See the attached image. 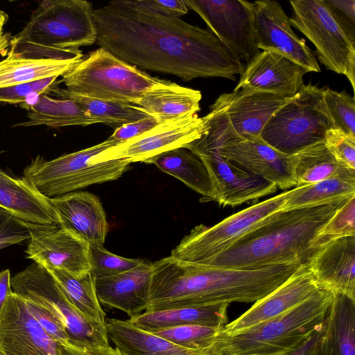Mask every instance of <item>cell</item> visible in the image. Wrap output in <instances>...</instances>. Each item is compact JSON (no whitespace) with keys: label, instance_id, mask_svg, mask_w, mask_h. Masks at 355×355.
I'll use <instances>...</instances> for the list:
<instances>
[{"label":"cell","instance_id":"cell-1","mask_svg":"<svg viewBox=\"0 0 355 355\" xmlns=\"http://www.w3.org/2000/svg\"><path fill=\"white\" fill-rule=\"evenodd\" d=\"M96 43L140 69L185 81L221 77L236 80L243 64L209 29L180 17L154 12L132 0H115L92 10Z\"/></svg>","mask_w":355,"mask_h":355},{"label":"cell","instance_id":"cell-2","mask_svg":"<svg viewBox=\"0 0 355 355\" xmlns=\"http://www.w3.org/2000/svg\"><path fill=\"white\" fill-rule=\"evenodd\" d=\"M347 200L274 213L202 265L257 269L306 263L315 251L314 243L319 232Z\"/></svg>","mask_w":355,"mask_h":355},{"label":"cell","instance_id":"cell-3","mask_svg":"<svg viewBox=\"0 0 355 355\" xmlns=\"http://www.w3.org/2000/svg\"><path fill=\"white\" fill-rule=\"evenodd\" d=\"M92 5L85 0H44L21 31L10 38L8 53L26 58L81 59L80 47L96 41Z\"/></svg>","mask_w":355,"mask_h":355},{"label":"cell","instance_id":"cell-4","mask_svg":"<svg viewBox=\"0 0 355 355\" xmlns=\"http://www.w3.org/2000/svg\"><path fill=\"white\" fill-rule=\"evenodd\" d=\"M334 295L319 288L291 310L245 331L231 335L220 331L207 355H286L322 325Z\"/></svg>","mask_w":355,"mask_h":355},{"label":"cell","instance_id":"cell-5","mask_svg":"<svg viewBox=\"0 0 355 355\" xmlns=\"http://www.w3.org/2000/svg\"><path fill=\"white\" fill-rule=\"evenodd\" d=\"M165 81L123 61L101 47L84 55L59 80L73 93L133 105L146 92Z\"/></svg>","mask_w":355,"mask_h":355},{"label":"cell","instance_id":"cell-6","mask_svg":"<svg viewBox=\"0 0 355 355\" xmlns=\"http://www.w3.org/2000/svg\"><path fill=\"white\" fill-rule=\"evenodd\" d=\"M116 144L107 138L94 146L51 160L37 155L25 167L23 178L49 198L116 180L130 168V162L125 159L94 162L98 154Z\"/></svg>","mask_w":355,"mask_h":355},{"label":"cell","instance_id":"cell-7","mask_svg":"<svg viewBox=\"0 0 355 355\" xmlns=\"http://www.w3.org/2000/svg\"><path fill=\"white\" fill-rule=\"evenodd\" d=\"M324 89L304 84L270 117L260 138L289 156L324 140L327 131L335 128L323 100Z\"/></svg>","mask_w":355,"mask_h":355},{"label":"cell","instance_id":"cell-8","mask_svg":"<svg viewBox=\"0 0 355 355\" xmlns=\"http://www.w3.org/2000/svg\"><path fill=\"white\" fill-rule=\"evenodd\" d=\"M209 129L202 137L224 159L243 170L270 181L282 189L296 186L291 156L270 147L261 138L244 139L234 131L227 116L210 106Z\"/></svg>","mask_w":355,"mask_h":355},{"label":"cell","instance_id":"cell-9","mask_svg":"<svg viewBox=\"0 0 355 355\" xmlns=\"http://www.w3.org/2000/svg\"><path fill=\"white\" fill-rule=\"evenodd\" d=\"M15 294L37 304L64 326L69 340L85 345H110L106 327L89 322L71 303L51 273L37 263L11 277Z\"/></svg>","mask_w":355,"mask_h":355},{"label":"cell","instance_id":"cell-10","mask_svg":"<svg viewBox=\"0 0 355 355\" xmlns=\"http://www.w3.org/2000/svg\"><path fill=\"white\" fill-rule=\"evenodd\" d=\"M291 26L303 33L315 46L325 67L344 74L355 89V43L336 21L324 0H293Z\"/></svg>","mask_w":355,"mask_h":355},{"label":"cell","instance_id":"cell-11","mask_svg":"<svg viewBox=\"0 0 355 355\" xmlns=\"http://www.w3.org/2000/svg\"><path fill=\"white\" fill-rule=\"evenodd\" d=\"M286 191L254 204L207 227L199 225L191 230L172 250L171 256L202 264L229 248L268 216L282 211Z\"/></svg>","mask_w":355,"mask_h":355},{"label":"cell","instance_id":"cell-12","mask_svg":"<svg viewBox=\"0 0 355 355\" xmlns=\"http://www.w3.org/2000/svg\"><path fill=\"white\" fill-rule=\"evenodd\" d=\"M211 117L210 112L202 117L198 114H189L159 123L138 137L105 150L94 158V162L125 159L130 164L146 163L163 153L186 148L205 135Z\"/></svg>","mask_w":355,"mask_h":355},{"label":"cell","instance_id":"cell-13","mask_svg":"<svg viewBox=\"0 0 355 355\" xmlns=\"http://www.w3.org/2000/svg\"><path fill=\"white\" fill-rule=\"evenodd\" d=\"M208 29L240 61L248 62L257 47L254 3L245 0H184Z\"/></svg>","mask_w":355,"mask_h":355},{"label":"cell","instance_id":"cell-14","mask_svg":"<svg viewBox=\"0 0 355 355\" xmlns=\"http://www.w3.org/2000/svg\"><path fill=\"white\" fill-rule=\"evenodd\" d=\"M201 159L211 180L216 202L235 207L275 193V184L251 174L224 159L202 137L187 147Z\"/></svg>","mask_w":355,"mask_h":355},{"label":"cell","instance_id":"cell-15","mask_svg":"<svg viewBox=\"0 0 355 355\" xmlns=\"http://www.w3.org/2000/svg\"><path fill=\"white\" fill-rule=\"evenodd\" d=\"M26 225L30 234L25 250L28 259L47 269L58 268L76 276L90 271L89 245L87 243L58 225Z\"/></svg>","mask_w":355,"mask_h":355},{"label":"cell","instance_id":"cell-16","mask_svg":"<svg viewBox=\"0 0 355 355\" xmlns=\"http://www.w3.org/2000/svg\"><path fill=\"white\" fill-rule=\"evenodd\" d=\"M253 3L258 49L279 53L309 72H320L315 55L306 41L292 30L289 17L279 3L272 0Z\"/></svg>","mask_w":355,"mask_h":355},{"label":"cell","instance_id":"cell-17","mask_svg":"<svg viewBox=\"0 0 355 355\" xmlns=\"http://www.w3.org/2000/svg\"><path fill=\"white\" fill-rule=\"evenodd\" d=\"M0 347L7 355H61L59 343L40 327L25 300L14 293L0 313Z\"/></svg>","mask_w":355,"mask_h":355},{"label":"cell","instance_id":"cell-18","mask_svg":"<svg viewBox=\"0 0 355 355\" xmlns=\"http://www.w3.org/2000/svg\"><path fill=\"white\" fill-rule=\"evenodd\" d=\"M319 288L307 263L301 264L282 284L227 322L220 332L235 334L277 317L303 302Z\"/></svg>","mask_w":355,"mask_h":355},{"label":"cell","instance_id":"cell-19","mask_svg":"<svg viewBox=\"0 0 355 355\" xmlns=\"http://www.w3.org/2000/svg\"><path fill=\"white\" fill-rule=\"evenodd\" d=\"M291 97L272 93L240 89L222 94L211 106L222 110L241 138L259 139L274 113Z\"/></svg>","mask_w":355,"mask_h":355},{"label":"cell","instance_id":"cell-20","mask_svg":"<svg viewBox=\"0 0 355 355\" xmlns=\"http://www.w3.org/2000/svg\"><path fill=\"white\" fill-rule=\"evenodd\" d=\"M309 72L297 62L276 52L260 51L244 67L234 90L247 89L293 96Z\"/></svg>","mask_w":355,"mask_h":355},{"label":"cell","instance_id":"cell-21","mask_svg":"<svg viewBox=\"0 0 355 355\" xmlns=\"http://www.w3.org/2000/svg\"><path fill=\"white\" fill-rule=\"evenodd\" d=\"M58 225L89 245H103L109 224L100 199L74 191L50 198Z\"/></svg>","mask_w":355,"mask_h":355},{"label":"cell","instance_id":"cell-22","mask_svg":"<svg viewBox=\"0 0 355 355\" xmlns=\"http://www.w3.org/2000/svg\"><path fill=\"white\" fill-rule=\"evenodd\" d=\"M306 263L320 288L355 299V235L324 243Z\"/></svg>","mask_w":355,"mask_h":355},{"label":"cell","instance_id":"cell-23","mask_svg":"<svg viewBox=\"0 0 355 355\" xmlns=\"http://www.w3.org/2000/svg\"><path fill=\"white\" fill-rule=\"evenodd\" d=\"M152 263L143 261L125 272L96 278L98 301L110 309H116L130 318L146 311L150 297Z\"/></svg>","mask_w":355,"mask_h":355},{"label":"cell","instance_id":"cell-24","mask_svg":"<svg viewBox=\"0 0 355 355\" xmlns=\"http://www.w3.org/2000/svg\"><path fill=\"white\" fill-rule=\"evenodd\" d=\"M0 207L29 223L58 225L50 198L22 178L0 173Z\"/></svg>","mask_w":355,"mask_h":355},{"label":"cell","instance_id":"cell-25","mask_svg":"<svg viewBox=\"0 0 355 355\" xmlns=\"http://www.w3.org/2000/svg\"><path fill=\"white\" fill-rule=\"evenodd\" d=\"M109 340L123 355H207V349H191L141 329L128 320H105Z\"/></svg>","mask_w":355,"mask_h":355},{"label":"cell","instance_id":"cell-26","mask_svg":"<svg viewBox=\"0 0 355 355\" xmlns=\"http://www.w3.org/2000/svg\"><path fill=\"white\" fill-rule=\"evenodd\" d=\"M314 355H355V299L334 293Z\"/></svg>","mask_w":355,"mask_h":355},{"label":"cell","instance_id":"cell-27","mask_svg":"<svg viewBox=\"0 0 355 355\" xmlns=\"http://www.w3.org/2000/svg\"><path fill=\"white\" fill-rule=\"evenodd\" d=\"M229 305L222 304L144 311L128 320L137 327L150 332L186 324L220 328L228 322Z\"/></svg>","mask_w":355,"mask_h":355},{"label":"cell","instance_id":"cell-28","mask_svg":"<svg viewBox=\"0 0 355 355\" xmlns=\"http://www.w3.org/2000/svg\"><path fill=\"white\" fill-rule=\"evenodd\" d=\"M200 91L166 81L144 94L135 103L162 123L200 110Z\"/></svg>","mask_w":355,"mask_h":355},{"label":"cell","instance_id":"cell-29","mask_svg":"<svg viewBox=\"0 0 355 355\" xmlns=\"http://www.w3.org/2000/svg\"><path fill=\"white\" fill-rule=\"evenodd\" d=\"M22 107L28 111L27 120L12 127L44 125L50 128H60L97 123L77 103L69 98H54L47 94H41Z\"/></svg>","mask_w":355,"mask_h":355},{"label":"cell","instance_id":"cell-30","mask_svg":"<svg viewBox=\"0 0 355 355\" xmlns=\"http://www.w3.org/2000/svg\"><path fill=\"white\" fill-rule=\"evenodd\" d=\"M182 181L203 196L216 201V192L206 166L193 150L183 147L163 153L146 162Z\"/></svg>","mask_w":355,"mask_h":355},{"label":"cell","instance_id":"cell-31","mask_svg":"<svg viewBox=\"0 0 355 355\" xmlns=\"http://www.w3.org/2000/svg\"><path fill=\"white\" fill-rule=\"evenodd\" d=\"M355 196V170L286 191L282 211L314 207Z\"/></svg>","mask_w":355,"mask_h":355},{"label":"cell","instance_id":"cell-32","mask_svg":"<svg viewBox=\"0 0 355 355\" xmlns=\"http://www.w3.org/2000/svg\"><path fill=\"white\" fill-rule=\"evenodd\" d=\"M81 59H33L8 53L0 61V87L62 77Z\"/></svg>","mask_w":355,"mask_h":355},{"label":"cell","instance_id":"cell-33","mask_svg":"<svg viewBox=\"0 0 355 355\" xmlns=\"http://www.w3.org/2000/svg\"><path fill=\"white\" fill-rule=\"evenodd\" d=\"M50 94L58 98L74 101L97 123L105 124L114 130L127 123L153 116L138 105L90 98L60 87L59 85L53 87Z\"/></svg>","mask_w":355,"mask_h":355},{"label":"cell","instance_id":"cell-34","mask_svg":"<svg viewBox=\"0 0 355 355\" xmlns=\"http://www.w3.org/2000/svg\"><path fill=\"white\" fill-rule=\"evenodd\" d=\"M47 270L57 281L68 300L89 322L106 327V314L97 297L96 278L90 271L83 275L76 276L58 268Z\"/></svg>","mask_w":355,"mask_h":355},{"label":"cell","instance_id":"cell-35","mask_svg":"<svg viewBox=\"0 0 355 355\" xmlns=\"http://www.w3.org/2000/svg\"><path fill=\"white\" fill-rule=\"evenodd\" d=\"M291 162L295 187L313 184L355 170L338 162L327 148L324 140L291 155Z\"/></svg>","mask_w":355,"mask_h":355},{"label":"cell","instance_id":"cell-36","mask_svg":"<svg viewBox=\"0 0 355 355\" xmlns=\"http://www.w3.org/2000/svg\"><path fill=\"white\" fill-rule=\"evenodd\" d=\"M222 327L186 324L153 333L178 345L191 349H207Z\"/></svg>","mask_w":355,"mask_h":355},{"label":"cell","instance_id":"cell-37","mask_svg":"<svg viewBox=\"0 0 355 355\" xmlns=\"http://www.w3.org/2000/svg\"><path fill=\"white\" fill-rule=\"evenodd\" d=\"M323 100L334 128L355 137V100L345 90L336 92L325 87Z\"/></svg>","mask_w":355,"mask_h":355},{"label":"cell","instance_id":"cell-38","mask_svg":"<svg viewBox=\"0 0 355 355\" xmlns=\"http://www.w3.org/2000/svg\"><path fill=\"white\" fill-rule=\"evenodd\" d=\"M89 259L90 272L95 278L115 275L131 270L143 260L130 259L114 254L103 245H89Z\"/></svg>","mask_w":355,"mask_h":355},{"label":"cell","instance_id":"cell-39","mask_svg":"<svg viewBox=\"0 0 355 355\" xmlns=\"http://www.w3.org/2000/svg\"><path fill=\"white\" fill-rule=\"evenodd\" d=\"M353 235H355V196L347 199L320 230L314 247L316 250L331 239Z\"/></svg>","mask_w":355,"mask_h":355},{"label":"cell","instance_id":"cell-40","mask_svg":"<svg viewBox=\"0 0 355 355\" xmlns=\"http://www.w3.org/2000/svg\"><path fill=\"white\" fill-rule=\"evenodd\" d=\"M57 77L47 78L29 83L0 87V103L19 105L22 107L29 97L49 94L51 90L59 85Z\"/></svg>","mask_w":355,"mask_h":355},{"label":"cell","instance_id":"cell-41","mask_svg":"<svg viewBox=\"0 0 355 355\" xmlns=\"http://www.w3.org/2000/svg\"><path fill=\"white\" fill-rule=\"evenodd\" d=\"M324 144L335 159L343 165L355 169V137L338 128L327 131Z\"/></svg>","mask_w":355,"mask_h":355},{"label":"cell","instance_id":"cell-42","mask_svg":"<svg viewBox=\"0 0 355 355\" xmlns=\"http://www.w3.org/2000/svg\"><path fill=\"white\" fill-rule=\"evenodd\" d=\"M29 237L26 223L0 207V250L22 243Z\"/></svg>","mask_w":355,"mask_h":355},{"label":"cell","instance_id":"cell-43","mask_svg":"<svg viewBox=\"0 0 355 355\" xmlns=\"http://www.w3.org/2000/svg\"><path fill=\"white\" fill-rule=\"evenodd\" d=\"M24 300L30 313L53 339L60 343L69 340L70 338L64 326L56 317L41 306L28 300Z\"/></svg>","mask_w":355,"mask_h":355},{"label":"cell","instance_id":"cell-44","mask_svg":"<svg viewBox=\"0 0 355 355\" xmlns=\"http://www.w3.org/2000/svg\"><path fill=\"white\" fill-rule=\"evenodd\" d=\"M333 17L355 43V1L324 0Z\"/></svg>","mask_w":355,"mask_h":355},{"label":"cell","instance_id":"cell-45","mask_svg":"<svg viewBox=\"0 0 355 355\" xmlns=\"http://www.w3.org/2000/svg\"><path fill=\"white\" fill-rule=\"evenodd\" d=\"M159 123L155 117L150 116L127 123L114 130L108 139L119 144L142 135L157 126Z\"/></svg>","mask_w":355,"mask_h":355},{"label":"cell","instance_id":"cell-46","mask_svg":"<svg viewBox=\"0 0 355 355\" xmlns=\"http://www.w3.org/2000/svg\"><path fill=\"white\" fill-rule=\"evenodd\" d=\"M133 3L142 8L156 13L180 17L188 12L184 0H132Z\"/></svg>","mask_w":355,"mask_h":355},{"label":"cell","instance_id":"cell-47","mask_svg":"<svg viewBox=\"0 0 355 355\" xmlns=\"http://www.w3.org/2000/svg\"><path fill=\"white\" fill-rule=\"evenodd\" d=\"M59 343L61 355H123L110 345H85L68 340Z\"/></svg>","mask_w":355,"mask_h":355},{"label":"cell","instance_id":"cell-48","mask_svg":"<svg viewBox=\"0 0 355 355\" xmlns=\"http://www.w3.org/2000/svg\"><path fill=\"white\" fill-rule=\"evenodd\" d=\"M322 324L300 346L286 355H314L321 338Z\"/></svg>","mask_w":355,"mask_h":355},{"label":"cell","instance_id":"cell-49","mask_svg":"<svg viewBox=\"0 0 355 355\" xmlns=\"http://www.w3.org/2000/svg\"><path fill=\"white\" fill-rule=\"evenodd\" d=\"M11 275L9 269L0 272V313L8 299L12 294Z\"/></svg>","mask_w":355,"mask_h":355},{"label":"cell","instance_id":"cell-50","mask_svg":"<svg viewBox=\"0 0 355 355\" xmlns=\"http://www.w3.org/2000/svg\"><path fill=\"white\" fill-rule=\"evenodd\" d=\"M10 35L4 33L0 35V53L6 52L9 47Z\"/></svg>","mask_w":355,"mask_h":355},{"label":"cell","instance_id":"cell-51","mask_svg":"<svg viewBox=\"0 0 355 355\" xmlns=\"http://www.w3.org/2000/svg\"><path fill=\"white\" fill-rule=\"evenodd\" d=\"M7 20H8V15L5 12L0 10V35L3 33V26L6 24Z\"/></svg>","mask_w":355,"mask_h":355},{"label":"cell","instance_id":"cell-52","mask_svg":"<svg viewBox=\"0 0 355 355\" xmlns=\"http://www.w3.org/2000/svg\"><path fill=\"white\" fill-rule=\"evenodd\" d=\"M0 355H7L6 353L0 347Z\"/></svg>","mask_w":355,"mask_h":355},{"label":"cell","instance_id":"cell-53","mask_svg":"<svg viewBox=\"0 0 355 355\" xmlns=\"http://www.w3.org/2000/svg\"><path fill=\"white\" fill-rule=\"evenodd\" d=\"M1 172H2V171H1V168H0V173H1Z\"/></svg>","mask_w":355,"mask_h":355}]
</instances>
